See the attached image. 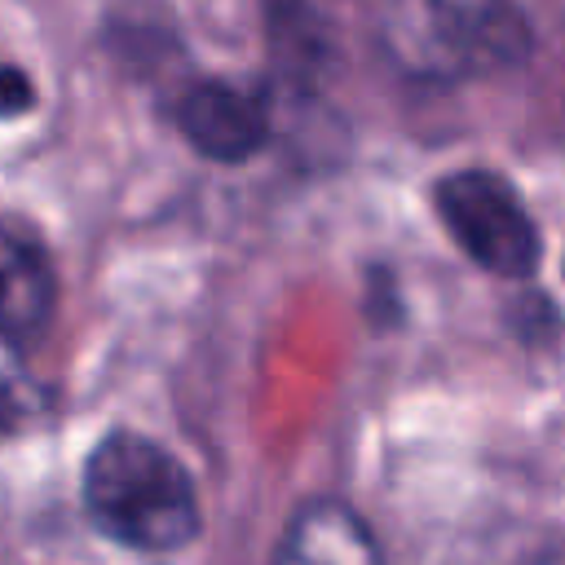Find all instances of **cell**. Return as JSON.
Listing matches in <instances>:
<instances>
[{
    "instance_id": "2",
    "label": "cell",
    "mask_w": 565,
    "mask_h": 565,
    "mask_svg": "<svg viewBox=\"0 0 565 565\" xmlns=\"http://www.w3.org/2000/svg\"><path fill=\"white\" fill-rule=\"evenodd\" d=\"M393 57L428 79L481 75L530 49L521 0H388L384 22Z\"/></svg>"
},
{
    "instance_id": "4",
    "label": "cell",
    "mask_w": 565,
    "mask_h": 565,
    "mask_svg": "<svg viewBox=\"0 0 565 565\" xmlns=\"http://www.w3.org/2000/svg\"><path fill=\"white\" fill-rule=\"evenodd\" d=\"M177 128L203 159L243 163L265 146L269 115L256 93L225 79H207L185 88V97L177 102Z\"/></svg>"
},
{
    "instance_id": "3",
    "label": "cell",
    "mask_w": 565,
    "mask_h": 565,
    "mask_svg": "<svg viewBox=\"0 0 565 565\" xmlns=\"http://www.w3.org/2000/svg\"><path fill=\"white\" fill-rule=\"evenodd\" d=\"M437 216L450 238L499 278H530L539 265V230L521 194L486 168L450 172L437 185Z\"/></svg>"
},
{
    "instance_id": "6",
    "label": "cell",
    "mask_w": 565,
    "mask_h": 565,
    "mask_svg": "<svg viewBox=\"0 0 565 565\" xmlns=\"http://www.w3.org/2000/svg\"><path fill=\"white\" fill-rule=\"evenodd\" d=\"M274 565H380V547L353 508L313 499L282 530Z\"/></svg>"
},
{
    "instance_id": "1",
    "label": "cell",
    "mask_w": 565,
    "mask_h": 565,
    "mask_svg": "<svg viewBox=\"0 0 565 565\" xmlns=\"http://www.w3.org/2000/svg\"><path fill=\"white\" fill-rule=\"evenodd\" d=\"M84 508L93 525L137 552H177L199 530L190 472L141 433H110L84 463Z\"/></svg>"
},
{
    "instance_id": "5",
    "label": "cell",
    "mask_w": 565,
    "mask_h": 565,
    "mask_svg": "<svg viewBox=\"0 0 565 565\" xmlns=\"http://www.w3.org/2000/svg\"><path fill=\"white\" fill-rule=\"evenodd\" d=\"M53 265L44 247L0 216V340H26L53 309Z\"/></svg>"
},
{
    "instance_id": "8",
    "label": "cell",
    "mask_w": 565,
    "mask_h": 565,
    "mask_svg": "<svg viewBox=\"0 0 565 565\" xmlns=\"http://www.w3.org/2000/svg\"><path fill=\"white\" fill-rule=\"evenodd\" d=\"M13 419H18V397H13V388L0 380V433H4Z\"/></svg>"
},
{
    "instance_id": "7",
    "label": "cell",
    "mask_w": 565,
    "mask_h": 565,
    "mask_svg": "<svg viewBox=\"0 0 565 565\" xmlns=\"http://www.w3.org/2000/svg\"><path fill=\"white\" fill-rule=\"evenodd\" d=\"M31 102H35L31 79H26L18 66H0V119H18V115H26Z\"/></svg>"
}]
</instances>
